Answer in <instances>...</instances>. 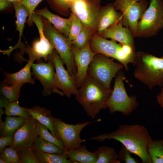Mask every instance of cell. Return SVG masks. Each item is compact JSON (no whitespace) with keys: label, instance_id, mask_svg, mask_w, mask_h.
<instances>
[{"label":"cell","instance_id":"obj_30","mask_svg":"<svg viewBox=\"0 0 163 163\" xmlns=\"http://www.w3.org/2000/svg\"><path fill=\"white\" fill-rule=\"evenodd\" d=\"M24 84H17L6 85L1 84L0 92L10 102L18 101L21 88Z\"/></svg>","mask_w":163,"mask_h":163},{"label":"cell","instance_id":"obj_42","mask_svg":"<svg viewBox=\"0 0 163 163\" xmlns=\"http://www.w3.org/2000/svg\"><path fill=\"white\" fill-rule=\"evenodd\" d=\"M0 163H5V162L2 159L0 158Z\"/></svg>","mask_w":163,"mask_h":163},{"label":"cell","instance_id":"obj_11","mask_svg":"<svg viewBox=\"0 0 163 163\" xmlns=\"http://www.w3.org/2000/svg\"><path fill=\"white\" fill-rule=\"evenodd\" d=\"M48 59L54 65L56 87L62 90L64 94L69 98L72 94L76 95L78 91L76 84V76L71 75L65 69L63 61L55 50L48 56Z\"/></svg>","mask_w":163,"mask_h":163},{"label":"cell","instance_id":"obj_39","mask_svg":"<svg viewBox=\"0 0 163 163\" xmlns=\"http://www.w3.org/2000/svg\"><path fill=\"white\" fill-rule=\"evenodd\" d=\"M14 136V135H13ZM13 136H6L0 138V153L7 146H9L13 142Z\"/></svg>","mask_w":163,"mask_h":163},{"label":"cell","instance_id":"obj_37","mask_svg":"<svg viewBox=\"0 0 163 163\" xmlns=\"http://www.w3.org/2000/svg\"><path fill=\"white\" fill-rule=\"evenodd\" d=\"M43 0H21V3L25 6L28 10L29 15L26 23L27 25L31 27L33 26V22L31 19L33 13L34 12L36 7Z\"/></svg>","mask_w":163,"mask_h":163},{"label":"cell","instance_id":"obj_19","mask_svg":"<svg viewBox=\"0 0 163 163\" xmlns=\"http://www.w3.org/2000/svg\"><path fill=\"white\" fill-rule=\"evenodd\" d=\"M33 63V62L28 61V63L22 69L13 73H7L0 68L5 76L1 84L9 85L17 84H24L28 83L34 84L35 80L32 78V73L31 72Z\"/></svg>","mask_w":163,"mask_h":163},{"label":"cell","instance_id":"obj_3","mask_svg":"<svg viewBox=\"0 0 163 163\" xmlns=\"http://www.w3.org/2000/svg\"><path fill=\"white\" fill-rule=\"evenodd\" d=\"M136 68V78L152 89L155 86H163V58H159L142 51L136 52L133 64Z\"/></svg>","mask_w":163,"mask_h":163},{"label":"cell","instance_id":"obj_18","mask_svg":"<svg viewBox=\"0 0 163 163\" xmlns=\"http://www.w3.org/2000/svg\"><path fill=\"white\" fill-rule=\"evenodd\" d=\"M116 10L113 4L109 3L105 6L101 7L97 29L99 34L123 17L122 13Z\"/></svg>","mask_w":163,"mask_h":163},{"label":"cell","instance_id":"obj_33","mask_svg":"<svg viewBox=\"0 0 163 163\" xmlns=\"http://www.w3.org/2000/svg\"><path fill=\"white\" fill-rule=\"evenodd\" d=\"M78 0H46L50 7L56 12L64 14Z\"/></svg>","mask_w":163,"mask_h":163},{"label":"cell","instance_id":"obj_24","mask_svg":"<svg viewBox=\"0 0 163 163\" xmlns=\"http://www.w3.org/2000/svg\"><path fill=\"white\" fill-rule=\"evenodd\" d=\"M0 106L5 108V113L7 116H18L26 119L31 116L25 107L19 105L18 101L10 102L2 95L0 96Z\"/></svg>","mask_w":163,"mask_h":163},{"label":"cell","instance_id":"obj_26","mask_svg":"<svg viewBox=\"0 0 163 163\" xmlns=\"http://www.w3.org/2000/svg\"><path fill=\"white\" fill-rule=\"evenodd\" d=\"M31 149L33 151L62 155L65 151L55 144L44 140L38 135Z\"/></svg>","mask_w":163,"mask_h":163},{"label":"cell","instance_id":"obj_35","mask_svg":"<svg viewBox=\"0 0 163 163\" xmlns=\"http://www.w3.org/2000/svg\"><path fill=\"white\" fill-rule=\"evenodd\" d=\"M17 152L20 163H39L31 147L21 149Z\"/></svg>","mask_w":163,"mask_h":163},{"label":"cell","instance_id":"obj_36","mask_svg":"<svg viewBox=\"0 0 163 163\" xmlns=\"http://www.w3.org/2000/svg\"><path fill=\"white\" fill-rule=\"evenodd\" d=\"M0 158L5 163H20L17 151L9 147H6L0 153Z\"/></svg>","mask_w":163,"mask_h":163},{"label":"cell","instance_id":"obj_40","mask_svg":"<svg viewBox=\"0 0 163 163\" xmlns=\"http://www.w3.org/2000/svg\"><path fill=\"white\" fill-rule=\"evenodd\" d=\"M12 4L9 0H0V10L2 11L10 6Z\"/></svg>","mask_w":163,"mask_h":163},{"label":"cell","instance_id":"obj_12","mask_svg":"<svg viewBox=\"0 0 163 163\" xmlns=\"http://www.w3.org/2000/svg\"><path fill=\"white\" fill-rule=\"evenodd\" d=\"M101 0H78L71 8L83 26L93 31L97 30Z\"/></svg>","mask_w":163,"mask_h":163},{"label":"cell","instance_id":"obj_34","mask_svg":"<svg viewBox=\"0 0 163 163\" xmlns=\"http://www.w3.org/2000/svg\"><path fill=\"white\" fill-rule=\"evenodd\" d=\"M69 18L71 20V25L68 38L72 41L81 31L83 25L78 17L72 11Z\"/></svg>","mask_w":163,"mask_h":163},{"label":"cell","instance_id":"obj_25","mask_svg":"<svg viewBox=\"0 0 163 163\" xmlns=\"http://www.w3.org/2000/svg\"><path fill=\"white\" fill-rule=\"evenodd\" d=\"M5 121L0 120V130L1 136H13L15 131L24 123L26 119L22 117L7 116Z\"/></svg>","mask_w":163,"mask_h":163},{"label":"cell","instance_id":"obj_29","mask_svg":"<svg viewBox=\"0 0 163 163\" xmlns=\"http://www.w3.org/2000/svg\"><path fill=\"white\" fill-rule=\"evenodd\" d=\"M39 163H72L65 156L56 153L33 151Z\"/></svg>","mask_w":163,"mask_h":163},{"label":"cell","instance_id":"obj_14","mask_svg":"<svg viewBox=\"0 0 163 163\" xmlns=\"http://www.w3.org/2000/svg\"><path fill=\"white\" fill-rule=\"evenodd\" d=\"M37 120L31 116L15 132L13 142L9 146L17 151L31 147L38 136Z\"/></svg>","mask_w":163,"mask_h":163},{"label":"cell","instance_id":"obj_31","mask_svg":"<svg viewBox=\"0 0 163 163\" xmlns=\"http://www.w3.org/2000/svg\"><path fill=\"white\" fill-rule=\"evenodd\" d=\"M37 126L38 135L46 141L55 144L62 150L66 151L61 140L54 136L49 132L48 129L46 126L38 121Z\"/></svg>","mask_w":163,"mask_h":163},{"label":"cell","instance_id":"obj_22","mask_svg":"<svg viewBox=\"0 0 163 163\" xmlns=\"http://www.w3.org/2000/svg\"><path fill=\"white\" fill-rule=\"evenodd\" d=\"M62 155L72 163H96L98 158V155L95 152L88 151L85 145L75 150L65 151Z\"/></svg>","mask_w":163,"mask_h":163},{"label":"cell","instance_id":"obj_43","mask_svg":"<svg viewBox=\"0 0 163 163\" xmlns=\"http://www.w3.org/2000/svg\"><path fill=\"white\" fill-rule=\"evenodd\" d=\"M134 0L135 1L138 2V1H142L143 0Z\"/></svg>","mask_w":163,"mask_h":163},{"label":"cell","instance_id":"obj_4","mask_svg":"<svg viewBox=\"0 0 163 163\" xmlns=\"http://www.w3.org/2000/svg\"><path fill=\"white\" fill-rule=\"evenodd\" d=\"M42 19L45 37L63 61L70 74L76 76L77 69L71 41L59 33L46 18L42 16Z\"/></svg>","mask_w":163,"mask_h":163},{"label":"cell","instance_id":"obj_2","mask_svg":"<svg viewBox=\"0 0 163 163\" xmlns=\"http://www.w3.org/2000/svg\"><path fill=\"white\" fill-rule=\"evenodd\" d=\"M112 90L107 89L99 81L88 74L78 89L76 99L87 115L94 118L102 109L107 108V104Z\"/></svg>","mask_w":163,"mask_h":163},{"label":"cell","instance_id":"obj_9","mask_svg":"<svg viewBox=\"0 0 163 163\" xmlns=\"http://www.w3.org/2000/svg\"><path fill=\"white\" fill-rule=\"evenodd\" d=\"M116 10L123 15L124 26L129 29L135 37L138 23L147 8L146 0L136 2L134 0H115L113 3Z\"/></svg>","mask_w":163,"mask_h":163},{"label":"cell","instance_id":"obj_44","mask_svg":"<svg viewBox=\"0 0 163 163\" xmlns=\"http://www.w3.org/2000/svg\"><path fill=\"white\" fill-rule=\"evenodd\" d=\"M162 57L163 58V56H162Z\"/></svg>","mask_w":163,"mask_h":163},{"label":"cell","instance_id":"obj_38","mask_svg":"<svg viewBox=\"0 0 163 163\" xmlns=\"http://www.w3.org/2000/svg\"><path fill=\"white\" fill-rule=\"evenodd\" d=\"M132 153L123 145L118 154V158L126 163H137L139 162L131 155Z\"/></svg>","mask_w":163,"mask_h":163},{"label":"cell","instance_id":"obj_41","mask_svg":"<svg viewBox=\"0 0 163 163\" xmlns=\"http://www.w3.org/2000/svg\"><path fill=\"white\" fill-rule=\"evenodd\" d=\"M157 100L158 104L163 108V86L160 92L157 96Z\"/></svg>","mask_w":163,"mask_h":163},{"label":"cell","instance_id":"obj_8","mask_svg":"<svg viewBox=\"0 0 163 163\" xmlns=\"http://www.w3.org/2000/svg\"><path fill=\"white\" fill-rule=\"evenodd\" d=\"M124 67L121 63L115 62L107 56L97 54L89 66L88 74L99 81L107 89H110L112 79Z\"/></svg>","mask_w":163,"mask_h":163},{"label":"cell","instance_id":"obj_13","mask_svg":"<svg viewBox=\"0 0 163 163\" xmlns=\"http://www.w3.org/2000/svg\"><path fill=\"white\" fill-rule=\"evenodd\" d=\"M32 75L35 78L39 80L43 87L42 92L43 96L46 97L52 93H56L61 96L64 94L57 88L55 85V72L53 63L48 60L47 62H38L32 65Z\"/></svg>","mask_w":163,"mask_h":163},{"label":"cell","instance_id":"obj_6","mask_svg":"<svg viewBox=\"0 0 163 163\" xmlns=\"http://www.w3.org/2000/svg\"><path fill=\"white\" fill-rule=\"evenodd\" d=\"M163 0H150L149 6L138 23L135 37L155 35L163 28Z\"/></svg>","mask_w":163,"mask_h":163},{"label":"cell","instance_id":"obj_27","mask_svg":"<svg viewBox=\"0 0 163 163\" xmlns=\"http://www.w3.org/2000/svg\"><path fill=\"white\" fill-rule=\"evenodd\" d=\"M98 155L96 163H120L118 154L115 150L108 146L99 147L95 152Z\"/></svg>","mask_w":163,"mask_h":163},{"label":"cell","instance_id":"obj_32","mask_svg":"<svg viewBox=\"0 0 163 163\" xmlns=\"http://www.w3.org/2000/svg\"><path fill=\"white\" fill-rule=\"evenodd\" d=\"M92 32L90 29L83 26L81 31L71 41L72 45L78 49L83 48L89 43Z\"/></svg>","mask_w":163,"mask_h":163},{"label":"cell","instance_id":"obj_10","mask_svg":"<svg viewBox=\"0 0 163 163\" xmlns=\"http://www.w3.org/2000/svg\"><path fill=\"white\" fill-rule=\"evenodd\" d=\"M31 19L38 30L40 39L33 42L32 47L27 45L26 48L24 46L22 47L21 50L28 54L29 61L33 62L37 60L39 62L41 61L40 58H43L46 62L48 56L52 53L54 48L44 35L42 16L34 12L32 14Z\"/></svg>","mask_w":163,"mask_h":163},{"label":"cell","instance_id":"obj_7","mask_svg":"<svg viewBox=\"0 0 163 163\" xmlns=\"http://www.w3.org/2000/svg\"><path fill=\"white\" fill-rule=\"evenodd\" d=\"M98 119L92 122H86L75 125L66 123L60 119L52 116V121L56 138L62 141L66 151L78 149L86 140L80 136L82 129L88 124L101 121Z\"/></svg>","mask_w":163,"mask_h":163},{"label":"cell","instance_id":"obj_16","mask_svg":"<svg viewBox=\"0 0 163 163\" xmlns=\"http://www.w3.org/2000/svg\"><path fill=\"white\" fill-rule=\"evenodd\" d=\"M123 26L122 17L101 34L104 38L118 41L121 44L129 45L135 50L133 34L129 29Z\"/></svg>","mask_w":163,"mask_h":163},{"label":"cell","instance_id":"obj_21","mask_svg":"<svg viewBox=\"0 0 163 163\" xmlns=\"http://www.w3.org/2000/svg\"><path fill=\"white\" fill-rule=\"evenodd\" d=\"M15 11L16 20L15 22L16 30L18 31L19 38L16 44L10 50L4 51V53L7 54L10 53L12 50L17 48H20L23 45L21 41V37L23 36V29L27 18L29 15V11L21 3V0H14L11 2Z\"/></svg>","mask_w":163,"mask_h":163},{"label":"cell","instance_id":"obj_45","mask_svg":"<svg viewBox=\"0 0 163 163\" xmlns=\"http://www.w3.org/2000/svg\"></svg>","mask_w":163,"mask_h":163},{"label":"cell","instance_id":"obj_15","mask_svg":"<svg viewBox=\"0 0 163 163\" xmlns=\"http://www.w3.org/2000/svg\"><path fill=\"white\" fill-rule=\"evenodd\" d=\"M72 47L77 69L76 84L78 88L83 83L88 74L89 66L96 54L91 50L89 43L81 49H77L72 45Z\"/></svg>","mask_w":163,"mask_h":163},{"label":"cell","instance_id":"obj_5","mask_svg":"<svg viewBox=\"0 0 163 163\" xmlns=\"http://www.w3.org/2000/svg\"><path fill=\"white\" fill-rule=\"evenodd\" d=\"M125 80L123 72L119 71L115 77L113 88L107 104L111 113L117 111L128 116L138 106L136 97L129 96L126 92L123 83V80Z\"/></svg>","mask_w":163,"mask_h":163},{"label":"cell","instance_id":"obj_1","mask_svg":"<svg viewBox=\"0 0 163 163\" xmlns=\"http://www.w3.org/2000/svg\"><path fill=\"white\" fill-rule=\"evenodd\" d=\"M113 139L122 143L132 153L139 157L142 163H152L148 149L152 139L146 128L138 124L121 125L109 133L91 137V140L103 141Z\"/></svg>","mask_w":163,"mask_h":163},{"label":"cell","instance_id":"obj_28","mask_svg":"<svg viewBox=\"0 0 163 163\" xmlns=\"http://www.w3.org/2000/svg\"><path fill=\"white\" fill-rule=\"evenodd\" d=\"M148 151L152 163H163V139H152Z\"/></svg>","mask_w":163,"mask_h":163},{"label":"cell","instance_id":"obj_23","mask_svg":"<svg viewBox=\"0 0 163 163\" xmlns=\"http://www.w3.org/2000/svg\"><path fill=\"white\" fill-rule=\"evenodd\" d=\"M27 112L34 119L46 126L52 134L56 137L52 121L51 111L39 106L30 108L25 107Z\"/></svg>","mask_w":163,"mask_h":163},{"label":"cell","instance_id":"obj_20","mask_svg":"<svg viewBox=\"0 0 163 163\" xmlns=\"http://www.w3.org/2000/svg\"><path fill=\"white\" fill-rule=\"evenodd\" d=\"M34 12L37 15L46 18L59 33L68 38L71 25L69 18H64L53 14L46 7L40 9H36Z\"/></svg>","mask_w":163,"mask_h":163},{"label":"cell","instance_id":"obj_17","mask_svg":"<svg viewBox=\"0 0 163 163\" xmlns=\"http://www.w3.org/2000/svg\"><path fill=\"white\" fill-rule=\"evenodd\" d=\"M91 50L94 53L101 54L115 59L116 54L122 46L116 41L106 39L102 37L95 34L89 43Z\"/></svg>","mask_w":163,"mask_h":163}]
</instances>
